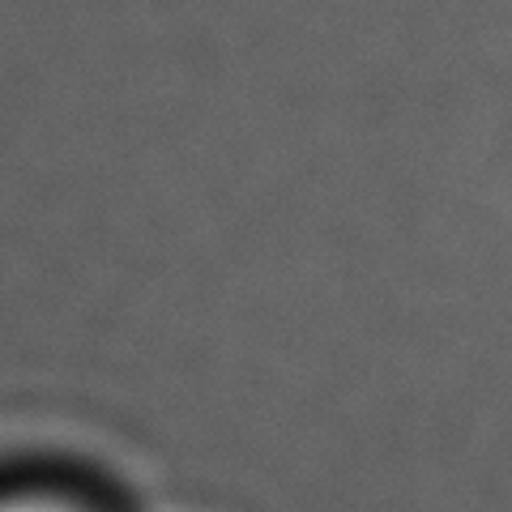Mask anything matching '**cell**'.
Wrapping results in <instances>:
<instances>
[{
    "label": "cell",
    "mask_w": 512,
    "mask_h": 512,
    "mask_svg": "<svg viewBox=\"0 0 512 512\" xmlns=\"http://www.w3.org/2000/svg\"><path fill=\"white\" fill-rule=\"evenodd\" d=\"M0 512H82V508L64 504L56 495H9V500H0Z\"/></svg>",
    "instance_id": "6da1fadb"
}]
</instances>
